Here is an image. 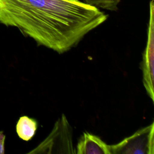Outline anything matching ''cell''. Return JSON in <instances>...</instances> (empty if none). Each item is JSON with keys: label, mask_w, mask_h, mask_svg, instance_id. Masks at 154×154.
Listing matches in <instances>:
<instances>
[{"label": "cell", "mask_w": 154, "mask_h": 154, "mask_svg": "<svg viewBox=\"0 0 154 154\" xmlns=\"http://www.w3.org/2000/svg\"><path fill=\"white\" fill-rule=\"evenodd\" d=\"M150 17L147 29V43L143 54L141 67L143 82L146 92L153 101V69H154V2H150Z\"/></svg>", "instance_id": "3957f363"}, {"label": "cell", "mask_w": 154, "mask_h": 154, "mask_svg": "<svg viewBox=\"0 0 154 154\" xmlns=\"http://www.w3.org/2000/svg\"><path fill=\"white\" fill-rule=\"evenodd\" d=\"M37 126V122L35 119L23 116L20 117L17 122L16 133L20 139L27 141L35 135Z\"/></svg>", "instance_id": "5b68a950"}, {"label": "cell", "mask_w": 154, "mask_h": 154, "mask_svg": "<svg viewBox=\"0 0 154 154\" xmlns=\"http://www.w3.org/2000/svg\"><path fill=\"white\" fill-rule=\"evenodd\" d=\"M78 154H111L109 145L99 137L85 132L79 138L76 146Z\"/></svg>", "instance_id": "277c9868"}, {"label": "cell", "mask_w": 154, "mask_h": 154, "mask_svg": "<svg viewBox=\"0 0 154 154\" xmlns=\"http://www.w3.org/2000/svg\"><path fill=\"white\" fill-rule=\"evenodd\" d=\"M5 135L2 131H0V154L4 153V144H5Z\"/></svg>", "instance_id": "52a82bcc"}, {"label": "cell", "mask_w": 154, "mask_h": 154, "mask_svg": "<svg viewBox=\"0 0 154 154\" xmlns=\"http://www.w3.org/2000/svg\"><path fill=\"white\" fill-rule=\"evenodd\" d=\"M111 154H153V122L117 144L109 145Z\"/></svg>", "instance_id": "7a4b0ae2"}, {"label": "cell", "mask_w": 154, "mask_h": 154, "mask_svg": "<svg viewBox=\"0 0 154 154\" xmlns=\"http://www.w3.org/2000/svg\"><path fill=\"white\" fill-rule=\"evenodd\" d=\"M83 2L93 5L99 9L116 11L120 0H83Z\"/></svg>", "instance_id": "8992f818"}, {"label": "cell", "mask_w": 154, "mask_h": 154, "mask_svg": "<svg viewBox=\"0 0 154 154\" xmlns=\"http://www.w3.org/2000/svg\"><path fill=\"white\" fill-rule=\"evenodd\" d=\"M108 15L79 0H0V23L59 54L75 47Z\"/></svg>", "instance_id": "6da1fadb"}]
</instances>
